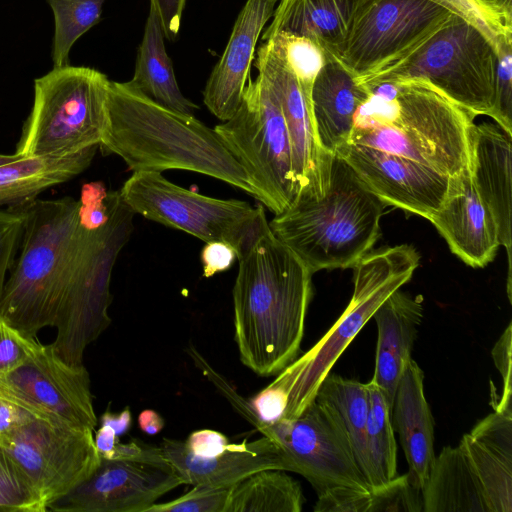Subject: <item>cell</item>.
Returning <instances> with one entry per match:
<instances>
[{
	"label": "cell",
	"instance_id": "6da1fadb",
	"mask_svg": "<svg viewBox=\"0 0 512 512\" xmlns=\"http://www.w3.org/2000/svg\"><path fill=\"white\" fill-rule=\"evenodd\" d=\"M368 89L335 154L385 205L428 220L461 190L476 116L425 83Z\"/></svg>",
	"mask_w": 512,
	"mask_h": 512
},
{
	"label": "cell",
	"instance_id": "7a4b0ae2",
	"mask_svg": "<svg viewBox=\"0 0 512 512\" xmlns=\"http://www.w3.org/2000/svg\"><path fill=\"white\" fill-rule=\"evenodd\" d=\"M24 230L6 280L0 316L29 337L54 327L63 306L101 270L99 242L79 199H36L22 206Z\"/></svg>",
	"mask_w": 512,
	"mask_h": 512
},
{
	"label": "cell",
	"instance_id": "3957f363",
	"mask_svg": "<svg viewBox=\"0 0 512 512\" xmlns=\"http://www.w3.org/2000/svg\"><path fill=\"white\" fill-rule=\"evenodd\" d=\"M237 261L233 306L240 359L256 374L271 376L298 356L313 274L275 237L266 217Z\"/></svg>",
	"mask_w": 512,
	"mask_h": 512
},
{
	"label": "cell",
	"instance_id": "277c9868",
	"mask_svg": "<svg viewBox=\"0 0 512 512\" xmlns=\"http://www.w3.org/2000/svg\"><path fill=\"white\" fill-rule=\"evenodd\" d=\"M99 148L119 156L133 172L179 169L204 174L265 206L263 192L214 128L158 104L130 81L110 80Z\"/></svg>",
	"mask_w": 512,
	"mask_h": 512
},
{
	"label": "cell",
	"instance_id": "5b68a950",
	"mask_svg": "<svg viewBox=\"0 0 512 512\" xmlns=\"http://www.w3.org/2000/svg\"><path fill=\"white\" fill-rule=\"evenodd\" d=\"M420 255L412 245L379 248L354 266L351 300L330 330L300 358L295 359L267 387L248 401L258 422L271 424L298 417L346 347L395 290L412 278Z\"/></svg>",
	"mask_w": 512,
	"mask_h": 512
},
{
	"label": "cell",
	"instance_id": "8992f818",
	"mask_svg": "<svg viewBox=\"0 0 512 512\" xmlns=\"http://www.w3.org/2000/svg\"><path fill=\"white\" fill-rule=\"evenodd\" d=\"M511 38L512 25L499 15L455 13L404 57L357 80L366 87L425 83L473 115L491 117L498 46Z\"/></svg>",
	"mask_w": 512,
	"mask_h": 512
},
{
	"label": "cell",
	"instance_id": "52a82bcc",
	"mask_svg": "<svg viewBox=\"0 0 512 512\" xmlns=\"http://www.w3.org/2000/svg\"><path fill=\"white\" fill-rule=\"evenodd\" d=\"M385 204L338 155L321 196H297L269 222L275 237L314 274L353 267L380 236Z\"/></svg>",
	"mask_w": 512,
	"mask_h": 512
},
{
	"label": "cell",
	"instance_id": "ba28073f",
	"mask_svg": "<svg viewBox=\"0 0 512 512\" xmlns=\"http://www.w3.org/2000/svg\"><path fill=\"white\" fill-rule=\"evenodd\" d=\"M110 80L85 66L53 68L34 81V101L15 153L64 157L98 146L106 121Z\"/></svg>",
	"mask_w": 512,
	"mask_h": 512
},
{
	"label": "cell",
	"instance_id": "9c48e42d",
	"mask_svg": "<svg viewBox=\"0 0 512 512\" xmlns=\"http://www.w3.org/2000/svg\"><path fill=\"white\" fill-rule=\"evenodd\" d=\"M119 191L135 214L182 230L205 243L227 242L238 256L266 217L262 204L254 207L247 201L202 195L172 183L156 171L133 172Z\"/></svg>",
	"mask_w": 512,
	"mask_h": 512
},
{
	"label": "cell",
	"instance_id": "30bf717a",
	"mask_svg": "<svg viewBox=\"0 0 512 512\" xmlns=\"http://www.w3.org/2000/svg\"><path fill=\"white\" fill-rule=\"evenodd\" d=\"M248 171L275 215L296 195L290 139L280 103L264 75L249 78L234 115L214 127Z\"/></svg>",
	"mask_w": 512,
	"mask_h": 512
},
{
	"label": "cell",
	"instance_id": "8fae6325",
	"mask_svg": "<svg viewBox=\"0 0 512 512\" xmlns=\"http://www.w3.org/2000/svg\"><path fill=\"white\" fill-rule=\"evenodd\" d=\"M455 13L499 15L480 0H376L357 22L339 61L356 78L374 74L412 51Z\"/></svg>",
	"mask_w": 512,
	"mask_h": 512
},
{
	"label": "cell",
	"instance_id": "7c38bea8",
	"mask_svg": "<svg viewBox=\"0 0 512 512\" xmlns=\"http://www.w3.org/2000/svg\"><path fill=\"white\" fill-rule=\"evenodd\" d=\"M93 432L35 418L0 438V446L23 476L41 512L97 468L101 457Z\"/></svg>",
	"mask_w": 512,
	"mask_h": 512
},
{
	"label": "cell",
	"instance_id": "4fadbf2b",
	"mask_svg": "<svg viewBox=\"0 0 512 512\" xmlns=\"http://www.w3.org/2000/svg\"><path fill=\"white\" fill-rule=\"evenodd\" d=\"M255 427L279 446L287 471L302 475L317 495L337 487L370 489L345 436L317 401L296 418Z\"/></svg>",
	"mask_w": 512,
	"mask_h": 512
},
{
	"label": "cell",
	"instance_id": "5bb4252c",
	"mask_svg": "<svg viewBox=\"0 0 512 512\" xmlns=\"http://www.w3.org/2000/svg\"><path fill=\"white\" fill-rule=\"evenodd\" d=\"M0 396L49 422L92 430L98 423L87 369L63 361L50 344L0 376Z\"/></svg>",
	"mask_w": 512,
	"mask_h": 512
},
{
	"label": "cell",
	"instance_id": "9a60e30c",
	"mask_svg": "<svg viewBox=\"0 0 512 512\" xmlns=\"http://www.w3.org/2000/svg\"><path fill=\"white\" fill-rule=\"evenodd\" d=\"M182 484L159 447L141 458H102L94 472L49 505L56 512H146Z\"/></svg>",
	"mask_w": 512,
	"mask_h": 512
},
{
	"label": "cell",
	"instance_id": "2e32d148",
	"mask_svg": "<svg viewBox=\"0 0 512 512\" xmlns=\"http://www.w3.org/2000/svg\"><path fill=\"white\" fill-rule=\"evenodd\" d=\"M254 66L276 94L286 123L297 196H321L334 154L318 143L311 110L312 86L302 82L277 44L268 39L256 51ZM294 197V198H295Z\"/></svg>",
	"mask_w": 512,
	"mask_h": 512
},
{
	"label": "cell",
	"instance_id": "e0dca14e",
	"mask_svg": "<svg viewBox=\"0 0 512 512\" xmlns=\"http://www.w3.org/2000/svg\"><path fill=\"white\" fill-rule=\"evenodd\" d=\"M278 0H246L224 52L203 90V102L219 120L230 119L240 106L260 34Z\"/></svg>",
	"mask_w": 512,
	"mask_h": 512
},
{
	"label": "cell",
	"instance_id": "ac0fdd59",
	"mask_svg": "<svg viewBox=\"0 0 512 512\" xmlns=\"http://www.w3.org/2000/svg\"><path fill=\"white\" fill-rule=\"evenodd\" d=\"M376 0H278L261 40L285 34L306 39L339 60L351 34Z\"/></svg>",
	"mask_w": 512,
	"mask_h": 512
},
{
	"label": "cell",
	"instance_id": "d6986e66",
	"mask_svg": "<svg viewBox=\"0 0 512 512\" xmlns=\"http://www.w3.org/2000/svg\"><path fill=\"white\" fill-rule=\"evenodd\" d=\"M159 449L182 484L193 486H232L263 469L287 471L281 449L265 435L251 442L230 443L223 453L209 458L194 456L185 442L174 439H163Z\"/></svg>",
	"mask_w": 512,
	"mask_h": 512
},
{
	"label": "cell",
	"instance_id": "ffe728a7",
	"mask_svg": "<svg viewBox=\"0 0 512 512\" xmlns=\"http://www.w3.org/2000/svg\"><path fill=\"white\" fill-rule=\"evenodd\" d=\"M511 139L497 124H475L470 168L480 198L497 226L508 259L507 294L511 301Z\"/></svg>",
	"mask_w": 512,
	"mask_h": 512
},
{
	"label": "cell",
	"instance_id": "44dd1931",
	"mask_svg": "<svg viewBox=\"0 0 512 512\" xmlns=\"http://www.w3.org/2000/svg\"><path fill=\"white\" fill-rule=\"evenodd\" d=\"M428 220L451 252L471 267H485L501 246L494 218L473 184L470 164L464 171L461 190Z\"/></svg>",
	"mask_w": 512,
	"mask_h": 512
},
{
	"label": "cell",
	"instance_id": "7402d4cb",
	"mask_svg": "<svg viewBox=\"0 0 512 512\" xmlns=\"http://www.w3.org/2000/svg\"><path fill=\"white\" fill-rule=\"evenodd\" d=\"M391 422L408 464L409 481L422 492L435 459L434 419L424 393V373L413 359L398 381Z\"/></svg>",
	"mask_w": 512,
	"mask_h": 512
},
{
	"label": "cell",
	"instance_id": "603a6c76",
	"mask_svg": "<svg viewBox=\"0 0 512 512\" xmlns=\"http://www.w3.org/2000/svg\"><path fill=\"white\" fill-rule=\"evenodd\" d=\"M370 95L339 60L325 58L311 89L314 129L325 152L335 154L348 141L355 114Z\"/></svg>",
	"mask_w": 512,
	"mask_h": 512
},
{
	"label": "cell",
	"instance_id": "cb8c5ba5",
	"mask_svg": "<svg viewBox=\"0 0 512 512\" xmlns=\"http://www.w3.org/2000/svg\"><path fill=\"white\" fill-rule=\"evenodd\" d=\"M485 494L490 512L512 511V413L494 411L459 442Z\"/></svg>",
	"mask_w": 512,
	"mask_h": 512
},
{
	"label": "cell",
	"instance_id": "d4e9b609",
	"mask_svg": "<svg viewBox=\"0 0 512 512\" xmlns=\"http://www.w3.org/2000/svg\"><path fill=\"white\" fill-rule=\"evenodd\" d=\"M424 316L422 301L397 289L376 309L378 339L371 379L392 408L395 390L411 358L418 328Z\"/></svg>",
	"mask_w": 512,
	"mask_h": 512
},
{
	"label": "cell",
	"instance_id": "484cf974",
	"mask_svg": "<svg viewBox=\"0 0 512 512\" xmlns=\"http://www.w3.org/2000/svg\"><path fill=\"white\" fill-rule=\"evenodd\" d=\"M97 148L64 157H25L0 165V207L25 206L45 190L79 175L89 167Z\"/></svg>",
	"mask_w": 512,
	"mask_h": 512
},
{
	"label": "cell",
	"instance_id": "4316f807",
	"mask_svg": "<svg viewBox=\"0 0 512 512\" xmlns=\"http://www.w3.org/2000/svg\"><path fill=\"white\" fill-rule=\"evenodd\" d=\"M422 501L424 512H490L481 483L459 444L446 446L435 456Z\"/></svg>",
	"mask_w": 512,
	"mask_h": 512
},
{
	"label": "cell",
	"instance_id": "83f0119b",
	"mask_svg": "<svg viewBox=\"0 0 512 512\" xmlns=\"http://www.w3.org/2000/svg\"><path fill=\"white\" fill-rule=\"evenodd\" d=\"M315 401L330 413L340 428L360 472L372 488L373 471L367 445V383L329 373L322 381Z\"/></svg>",
	"mask_w": 512,
	"mask_h": 512
},
{
	"label": "cell",
	"instance_id": "f1b7e54d",
	"mask_svg": "<svg viewBox=\"0 0 512 512\" xmlns=\"http://www.w3.org/2000/svg\"><path fill=\"white\" fill-rule=\"evenodd\" d=\"M164 37L159 17L150 7L130 82L158 104L180 113L194 115L199 106L181 92L172 60L165 49Z\"/></svg>",
	"mask_w": 512,
	"mask_h": 512
},
{
	"label": "cell",
	"instance_id": "f546056e",
	"mask_svg": "<svg viewBox=\"0 0 512 512\" xmlns=\"http://www.w3.org/2000/svg\"><path fill=\"white\" fill-rule=\"evenodd\" d=\"M300 484L285 470L263 469L232 486L225 512H300Z\"/></svg>",
	"mask_w": 512,
	"mask_h": 512
},
{
	"label": "cell",
	"instance_id": "4dcf8cb0",
	"mask_svg": "<svg viewBox=\"0 0 512 512\" xmlns=\"http://www.w3.org/2000/svg\"><path fill=\"white\" fill-rule=\"evenodd\" d=\"M369 412L367 445L373 471L372 488L392 480L397 473V445L391 422V406L381 389L367 383Z\"/></svg>",
	"mask_w": 512,
	"mask_h": 512
},
{
	"label": "cell",
	"instance_id": "1f68e13d",
	"mask_svg": "<svg viewBox=\"0 0 512 512\" xmlns=\"http://www.w3.org/2000/svg\"><path fill=\"white\" fill-rule=\"evenodd\" d=\"M54 15L53 68L69 64L74 43L101 20L106 0H46Z\"/></svg>",
	"mask_w": 512,
	"mask_h": 512
},
{
	"label": "cell",
	"instance_id": "d6a6232c",
	"mask_svg": "<svg viewBox=\"0 0 512 512\" xmlns=\"http://www.w3.org/2000/svg\"><path fill=\"white\" fill-rule=\"evenodd\" d=\"M421 511L422 492L409 481L406 473L368 491L367 512Z\"/></svg>",
	"mask_w": 512,
	"mask_h": 512
},
{
	"label": "cell",
	"instance_id": "836d02e7",
	"mask_svg": "<svg viewBox=\"0 0 512 512\" xmlns=\"http://www.w3.org/2000/svg\"><path fill=\"white\" fill-rule=\"evenodd\" d=\"M41 512L23 476L0 446V512Z\"/></svg>",
	"mask_w": 512,
	"mask_h": 512
},
{
	"label": "cell",
	"instance_id": "e575fe53",
	"mask_svg": "<svg viewBox=\"0 0 512 512\" xmlns=\"http://www.w3.org/2000/svg\"><path fill=\"white\" fill-rule=\"evenodd\" d=\"M232 486L197 485L172 501L154 503L146 512H225Z\"/></svg>",
	"mask_w": 512,
	"mask_h": 512
},
{
	"label": "cell",
	"instance_id": "d590c367",
	"mask_svg": "<svg viewBox=\"0 0 512 512\" xmlns=\"http://www.w3.org/2000/svg\"><path fill=\"white\" fill-rule=\"evenodd\" d=\"M491 118L512 136V38L498 46L495 102Z\"/></svg>",
	"mask_w": 512,
	"mask_h": 512
},
{
	"label": "cell",
	"instance_id": "8d00e7d4",
	"mask_svg": "<svg viewBox=\"0 0 512 512\" xmlns=\"http://www.w3.org/2000/svg\"><path fill=\"white\" fill-rule=\"evenodd\" d=\"M24 218L22 207L0 210V301L9 272L19 251Z\"/></svg>",
	"mask_w": 512,
	"mask_h": 512
},
{
	"label": "cell",
	"instance_id": "74e56055",
	"mask_svg": "<svg viewBox=\"0 0 512 512\" xmlns=\"http://www.w3.org/2000/svg\"><path fill=\"white\" fill-rule=\"evenodd\" d=\"M0 316V376L24 363L40 346Z\"/></svg>",
	"mask_w": 512,
	"mask_h": 512
},
{
	"label": "cell",
	"instance_id": "f35d334b",
	"mask_svg": "<svg viewBox=\"0 0 512 512\" xmlns=\"http://www.w3.org/2000/svg\"><path fill=\"white\" fill-rule=\"evenodd\" d=\"M512 325L507 328L495 343L492 349V358L494 364L502 377V394L498 402L494 405V411L512 413L511 395V339Z\"/></svg>",
	"mask_w": 512,
	"mask_h": 512
},
{
	"label": "cell",
	"instance_id": "ab89813d",
	"mask_svg": "<svg viewBox=\"0 0 512 512\" xmlns=\"http://www.w3.org/2000/svg\"><path fill=\"white\" fill-rule=\"evenodd\" d=\"M200 259L203 276L210 278L217 273L224 272L232 267L238 260L237 250L224 241L206 242L201 250Z\"/></svg>",
	"mask_w": 512,
	"mask_h": 512
},
{
	"label": "cell",
	"instance_id": "60d3db41",
	"mask_svg": "<svg viewBox=\"0 0 512 512\" xmlns=\"http://www.w3.org/2000/svg\"><path fill=\"white\" fill-rule=\"evenodd\" d=\"M185 445L194 456L209 458L223 453L230 445V442L219 431L202 429L192 432L185 441Z\"/></svg>",
	"mask_w": 512,
	"mask_h": 512
},
{
	"label": "cell",
	"instance_id": "b9f144b4",
	"mask_svg": "<svg viewBox=\"0 0 512 512\" xmlns=\"http://www.w3.org/2000/svg\"><path fill=\"white\" fill-rule=\"evenodd\" d=\"M187 0H150V7L159 17L164 36L169 41L178 37Z\"/></svg>",
	"mask_w": 512,
	"mask_h": 512
},
{
	"label": "cell",
	"instance_id": "7bdbcfd3",
	"mask_svg": "<svg viewBox=\"0 0 512 512\" xmlns=\"http://www.w3.org/2000/svg\"><path fill=\"white\" fill-rule=\"evenodd\" d=\"M35 418L29 411L0 396V438Z\"/></svg>",
	"mask_w": 512,
	"mask_h": 512
},
{
	"label": "cell",
	"instance_id": "ee69618b",
	"mask_svg": "<svg viewBox=\"0 0 512 512\" xmlns=\"http://www.w3.org/2000/svg\"><path fill=\"white\" fill-rule=\"evenodd\" d=\"M118 441V436L108 425H101L94 437V442L100 457L107 459L112 458Z\"/></svg>",
	"mask_w": 512,
	"mask_h": 512
},
{
	"label": "cell",
	"instance_id": "f6af8a7d",
	"mask_svg": "<svg viewBox=\"0 0 512 512\" xmlns=\"http://www.w3.org/2000/svg\"><path fill=\"white\" fill-rule=\"evenodd\" d=\"M101 425L110 426L119 437L125 434L132 424V415L128 407L120 413H112L109 410L104 412L100 418Z\"/></svg>",
	"mask_w": 512,
	"mask_h": 512
},
{
	"label": "cell",
	"instance_id": "bcb514c9",
	"mask_svg": "<svg viewBox=\"0 0 512 512\" xmlns=\"http://www.w3.org/2000/svg\"><path fill=\"white\" fill-rule=\"evenodd\" d=\"M140 430L148 435L158 434L165 426L162 416L152 409H145L138 415Z\"/></svg>",
	"mask_w": 512,
	"mask_h": 512
},
{
	"label": "cell",
	"instance_id": "7dc6e473",
	"mask_svg": "<svg viewBox=\"0 0 512 512\" xmlns=\"http://www.w3.org/2000/svg\"><path fill=\"white\" fill-rule=\"evenodd\" d=\"M498 13L506 22L512 24V0H480Z\"/></svg>",
	"mask_w": 512,
	"mask_h": 512
},
{
	"label": "cell",
	"instance_id": "c3c4849f",
	"mask_svg": "<svg viewBox=\"0 0 512 512\" xmlns=\"http://www.w3.org/2000/svg\"><path fill=\"white\" fill-rule=\"evenodd\" d=\"M21 158H24V157H21V156L17 155L16 153L9 154V155L0 154V165L7 164V163L13 162L15 160L21 159Z\"/></svg>",
	"mask_w": 512,
	"mask_h": 512
}]
</instances>
